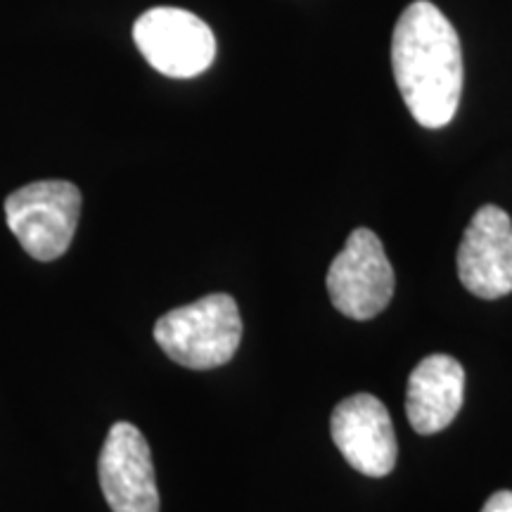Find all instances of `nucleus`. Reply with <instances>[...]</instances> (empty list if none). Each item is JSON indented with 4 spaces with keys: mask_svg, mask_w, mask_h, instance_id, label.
I'll list each match as a JSON object with an SVG mask.
<instances>
[{
    "mask_svg": "<svg viewBox=\"0 0 512 512\" xmlns=\"http://www.w3.org/2000/svg\"><path fill=\"white\" fill-rule=\"evenodd\" d=\"M242 339V318L230 294L216 292L169 311L157 320L155 342L178 366L211 370L226 366Z\"/></svg>",
    "mask_w": 512,
    "mask_h": 512,
    "instance_id": "2",
    "label": "nucleus"
},
{
    "mask_svg": "<svg viewBox=\"0 0 512 512\" xmlns=\"http://www.w3.org/2000/svg\"><path fill=\"white\" fill-rule=\"evenodd\" d=\"M465 396V370L453 356L422 358L408 377L406 413L422 437L446 430L460 413Z\"/></svg>",
    "mask_w": 512,
    "mask_h": 512,
    "instance_id": "9",
    "label": "nucleus"
},
{
    "mask_svg": "<svg viewBox=\"0 0 512 512\" xmlns=\"http://www.w3.org/2000/svg\"><path fill=\"white\" fill-rule=\"evenodd\" d=\"M458 275L465 290L479 299H501L512 292V221L496 204H484L465 228Z\"/></svg>",
    "mask_w": 512,
    "mask_h": 512,
    "instance_id": "8",
    "label": "nucleus"
},
{
    "mask_svg": "<svg viewBox=\"0 0 512 512\" xmlns=\"http://www.w3.org/2000/svg\"><path fill=\"white\" fill-rule=\"evenodd\" d=\"M136 46L159 74L192 79L216 57V38L200 17L181 8H152L133 27Z\"/></svg>",
    "mask_w": 512,
    "mask_h": 512,
    "instance_id": "5",
    "label": "nucleus"
},
{
    "mask_svg": "<svg viewBox=\"0 0 512 512\" xmlns=\"http://www.w3.org/2000/svg\"><path fill=\"white\" fill-rule=\"evenodd\" d=\"M392 67L403 102L420 126L451 124L463 93V50L453 24L430 0H415L396 22Z\"/></svg>",
    "mask_w": 512,
    "mask_h": 512,
    "instance_id": "1",
    "label": "nucleus"
},
{
    "mask_svg": "<svg viewBox=\"0 0 512 512\" xmlns=\"http://www.w3.org/2000/svg\"><path fill=\"white\" fill-rule=\"evenodd\" d=\"M81 214V192L69 181H38L5 200V219L24 252L55 261L72 245Z\"/></svg>",
    "mask_w": 512,
    "mask_h": 512,
    "instance_id": "3",
    "label": "nucleus"
},
{
    "mask_svg": "<svg viewBox=\"0 0 512 512\" xmlns=\"http://www.w3.org/2000/svg\"><path fill=\"white\" fill-rule=\"evenodd\" d=\"M482 512H512V491H496V494L484 503Z\"/></svg>",
    "mask_w": 512,
    "mask_h": 512,
    "instance_id": "10",
    "label": "nucleus"
},
{
    "mask_svg": "<svg viewBox=\"0 0 512 512\" xmlns=\"http://www.w3.org/2000/svg\"><path fill=\"white\" fill-rule=\"evenodd\" d=\"M98 477L112 512H159L150 444L131 422H117L100 451Z\"/></svg>",
    "mask_w": 512,
    "mask_h": 512,
    "instance_id": "6",
    "label": "nucleus"
},
{
    "mask_svg": "<svg viewBox=\"0 0 512 512\" xmlns=\"http://www.w3.org/2000/svg\"><path fill=\"white\" fill-rule=\"evenodd\" d=\"M394 268L373 230L356 228L328 271L332 306L342 316L370 320L394 297Z\"/></svg>",
    "mask_w": 512,
    "mask_h": 512,
    "instance_id": "4",
    "label": "nucleus"
},
{
    "mask_svg": "<svg viewBox=\"0 0 512 512\" xmlns=\"http://www.w3.org/2000/svg\"><path fill=\"white\" fill-rule=\"evenodd\" d=\"M332 441L347 463L366 477H387L399 458L387 406L373 394L339 401L330 418Z\"/></svg>",
    "mask_w": 512,
    "mask_h": 512,
    "instance_id": "7",
    "label": "nucleus"
}]
</instances>
